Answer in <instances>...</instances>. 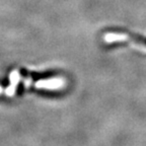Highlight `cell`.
Listing matches in <instances>:
<instances>
[{
  "label": "cell",
  "instance_id": "obj_3",
  "mask_svg": "<svg viewBox=\"0 0 146 146\" xmlns=\"http://www.w3.org/2000/svg\"><path fill=\"white\" fill-rule=\"evenodd\" d=\"M1 92H2V86L0 85V94H1Z\"/></svg>",
  "mask_w": 146,
  "mask_h": 146
},
{
  "label": "cell",
  "instance_id": "obj_1",
  "mask_svg": "<svg viewBox=\"0 0 146 146\" xmlns=\"http://www.w3.org/2000/svg\"><path fill=\"white\" fill-rule=\"evenodd\" d=\"M65 82L62 78H51V79L39 80L36 82L35 86L36 88H46V89H59L64 86Z\"/></svg>",
  "mask_w": 146,
  "mask_h": 146
},
{
  "label": "cell",
  "instance_id": "obj_2",
  "mask_svg": "<svg viewBox=\"0 0 146 146\" xmlns=\"http://www.w3.org/2000/svg\"><path fill=\"white\" fill-rule=\"evenodd\" d=\"M19 80H21L19 72L16 70H13L11 72V74H10V81H11V84H10V86H8L6 89H5V94H6V96H13Z\"/></svg>",
  "mask_w": 146,
  "mask_h": 146
}]
</instances>
